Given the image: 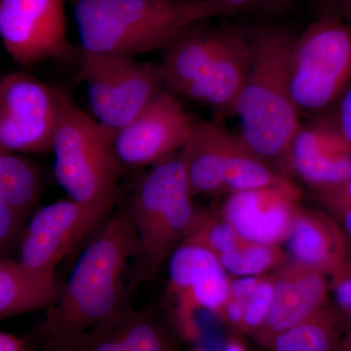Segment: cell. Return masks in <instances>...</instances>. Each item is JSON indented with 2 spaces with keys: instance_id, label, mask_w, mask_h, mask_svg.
Masks as SVG:
<instances>
[{
  "instance_id": "e575fe53",
  "label": "cell",
  "mask_w": 351,
  "mask_h": 351,
  "mask_svg": "<svg viewBox=\"0 0 351 351\" xmlns=\"http://www.w3.org/2000/svg\"><path fill=\"white\" fill-rule=\"evenodd\" d=\"M319 1L323 5H325V9H326L325 11H330L332 10L338 0H319Z\"/></svg>"
},
{
  "instance_id": "e0dca14e",
  "label": "cell",
  "mask_w": 351,
  "mask_h": 351,
  "mask_svg": "<svg viewBox=\"0 0 351 351\" xmlns=\"http://www.w3.org/2000/svg\"><path fill=\"white\" fill-rule=\"evenodd\" d=\"M205 22L184 29L166 44L158 64L166 90L196 101L228 27V23L209 27Z\"/></svg>"
},
{
  "instance_id": "44dd1931",
  "label": "cell",
  "mask_w": 351,
  "mask_h": 351,
  "mask_svg": "<svg viewBox=\"0 0 351 351\" xmlns=\"http://www.w3.org/2000/svg\"><path fill=\"white\" fill-rule=\"evenodd\" d=\"M343 316L325 306L299 324L277 335L269 351H337Z\"/></svg>"
},
{
  "instance_id": "8992f818",
  "label": "cell",
  "mask_w": 351,
  "mask_h": 351,
  "mask_svg": "<svg viewBox=\"0 0 351 351\" xmlns=\"http://www.w3.org/2000/svg\"><path fill=\"white\" fill-rule=\"evenodd\" d=\"M351 83V27L325 11L295 38L290 61L291 94L300 112L318 113L336 105Z\"/></svg>"
},
{
  "instance_id": "5b68a950",
  "label": "cell",
  "mask_w": 351,
  "mask_h": 351,
  "mask_svg": "<svg viewBox=\"0 0 351 351\" xmlns=\"http://www.w3.org/2000/svg\"><path fill=\"white\" fill-rule=\"evenodd\" d=\"M113 134L69 100L53 142L55 176L69 197L87 205H113L120 164Z\"/></svg>"
},
{
  "instance_id": "277c9868",
  "label": "cell",
  "mask_w": 351,
  "mask_h": 351,
  "mask_svg": "<svg viewBox=\"0 0 351 351\" xmlns=\"http://www.w3.org/2000/svg\"><path fill=\"white\" fill-rule=\"evenodd\" d=\"M180 151L152 166L126 203L138 235L129 278L130 292L156 280L164 263L186 239L200 209Z\"/></svg>"
},
{
  "instance_id": "d590c367",
  "label": "cell",
  "mask_w": 351,
  "mask_h": 351,
  "mask_svg": "<svg viewBox=\"0 0 351 351\" xmlns=\"http://www.w3.org/2000/svg\"><path fill=\"white\" fill-rule=\"evenodd\" d=\"M346 267L351 274V257L350 258V260H348V262L346 263Z\"/></svg>"
},
{
  "instance_id": "7c38bea8",
  "label": "cell",
  "mask_w": 351,
  "mask_h": 351,
  "mask_svg": "<svg viewBox=\"0 0 351 351\" xmlns=\"http://www.w3.org/2000/svg\"><path fill=\"white\" fill-rule=\"evenodd\" d=\"M195 120L164 88L135 119L113 134L120 164L136 169L165 160L182 149Z\"/></svg>"
},
{
  "instance_id": "836d02e7",
  "label": "cell",
  "mask_w": 351,
  "mask_h": 351,
  "mask_svg": "<svg viewBox=\"0 0 351 351\" xmlns=\"http://www.w3.org/2000/svg\"><path fill=\"white\" fill-rule=\"evenodd\" d=\"M337 351H351V326L339 339Z\"/></svg>"
},
{
  "instance_id": "d6a6232c",
  "label": "cell",
  "mask_w": 351,
  "mask_h": 351,
  "mask_svg": "<svg viewBox=\"0 0 351 351\" xmlns=\"http://www.w3.org/2000/svg\"><path fill=\"white\" fill-rule=\"evenodd\" d=\"M330 11L339 14L351 27V0H338Z\"/></svg>"
},
{
  "instance_id": "ac0fdd59",
  "label": "cell",
  "mask_w": 351,
  "mask_h": 351,
  "mask_svg": "<svg viewBox=\"0 0 351 351\" xmlns=\"http://www.w3.org/2000/svg\"><path fill=\"white\" fill-rule=\"evenodd\" d=\"M289 258L331 277L351 257V246L336 221L322 209L300 206L285 243Z\"/></svg>"
},
{
  "instance_id": "3957f363",
  "label": "cell",
  "mask_w": 351,
  "mask_h": 351,
  "mask_svg": "<svg viewBox=\"0 0 351 351\" xmlns=\"http://www.w3.org/2000/svg\"><path fill=\"white\" fill-rule=\"evenodd\" d=\"M217 16L213 0H80L75 9L82 50L132 58Z\"/></svg>"
},
{
  "instance_id": "6da1fadb",
  "label": "cell",
  "mask_w": 351,
  "mask_h": 351,
  "mask_svg": "<svg viewBox=\"0 0 351 351\" xmlns=\"http://www.w3.org/2000/svg\"><path fill=\"white\" fill-rule=\"evenodd\" d=\"M137 247V232L125 204L92 237L62 286L57 304L48 309L40 329L48 350L57 351L130 304L126 271Z\"/></svg>"
},
{
  "instance_id": "9c48e42d",
  "label": "cell",
  "mask_w": 351,
  "mask_h": 351,
  "mask_svg": "<svg viewBox=\"0 0 351 351\" xmlns=\"http://www.w3.org/2000/svg\"><path fill=\"white\" fill-rule=\"evenodd\" d=\"M168 270L165 313L182 341L198 343L199 314L218 317L230 295V276L214 254L188 243L176 249Z\"/></svg>"
},
{
  "instance_id": "9a60e30c",
  "label": "cell",
  "mask_w": 351,
  "mask_h": 351,
  "mask_svg": "<svg viewBox=\"0 0 351 351\" xmlns=\"http://www.w3.org/2000/svg\"><path fill=\"white\" fill-rule=\"evenodd\" d=\"M276 289L267 319L252 338L267 350L277 335L328 306L329 277L288 258L274 270Z\"/></svg>"
},
{
  "instance_id": "484cf974",
  "label": "cell",
  "mask_w": 351,
  "mask_h": 351,
  "mask_svg": "<svg viewBox=\"0 0 351 351\" xmlns=\"http://www.w3.org/2000/svg\"><path fill=\"white\" fill-rule=\"evenodd\" d=\"M274 289L276 276L274 271L263 276L257 287L247 300L243 318L237 334L253 337L263 326L274 301Z\"/></svg>"
},
{
  "instance_id": "30bf717a",
  "label": "cell",
  "mask_w": 351,
  "mask_h": 351,
  "mask_svg": "<svg viewBox=\"0 0 351 351\" xmlns=\"http://www.w3.org/2000/svg\"><path fill=\"white\" fill-rule=\"evenodd\" d=\"M113 205H87L66 198L32 216L21 245L20 262L34 274L57 280L56 269L82 241L96 234L112 214Z\"/></svg>"
},
{
  "instance_id": "5bb4252c",
  "label": "cell",
  "mask_w": 351,
  "mask_h": 351,
  "mask_svg": "<svg viewBox=\"0 0 351 351\" xmlns=\"http://www.w3.org/2000/svg\"><path fill=\"white\" fill-rule=\"evenodd\" d=\"M301 199V189L293 182L281 188L230 193L219 211L246 241L282 246Z\"/></svg>"
},
{
  "instance_id": "52a82bcc",
  "label": "cell",
  "mask_w": 351,
  "mask_h": 351,
  "mask_svg": "<svg viewBox=\"0 0 351 351\" xmlns=\"http://www.w3.org/2000/svg\"><path fill=\"white\" fill-rule=\"evenodd\" d=\"M78 64L92 112L112 134L128 125L164 89L158 64L135 58L82 50Z\"/></svg>"
},
{
  "instance_id": "f1b7e54d",
  "label": "cell",
  "mask_w": 351,
  "mask_h": 351,
  "mask_svg": "<svg viewBox=\"0 0 351 351\" xmlns=\"http://www.w3.org/2000/svg\"><path fill=\"white\" fill-rule=\"evenodd\" d=\"M329 281L338 311L343 317L351 321V274L346 269V263L334 276L329 277Z\"/></svg>"
},
{
  "instance_id": "2e32d148",
  "label": "cell",
  "mask_w": 351,
  "mask_h": 351,
  "mask_svg": "<svg viewBox=\"0 0 351 351\" xmlns=\"http://www.w3.org/2000/svg\"><path fill=\"white\" fill-rule=\"evenodd\" d=\"M287 176H297L308 189L351 177V147L329 117L302 123L289 152Z\"/></svg>"
},
{
  "instance_id": "1f68e13d",
  "label": "cell",
  "mask_w": 351,
  "mask_h": 351,
  "mask_svg": "<svg viewBox=\"0 0 351 351\" xmlns=\"http://www.w3.org/2000/svg\"><path fill=\"white\" fill-rule=\"evenodd\" d=\"M191 351H210L202 346H196ZM218 351H250L239 336H230L226 339Z\"/></svg>"
},
{
  "instance_id": "7a4b0ae2",
  "label": "cell",
  "mask_w": 351,
  "mask_h": 351,
  "mask_svg": "<svg viewBox=\"0 0 351 351\" xmlns=\"http://www.w3.org/2000/svg\"><path fill=\"white\" fill-rule=\"evenodd\" d=\"M248 38L250 71L235 106L240 137L254 154L288 177L289 152L302 125L290 88L297 36L283 27L265 25Z\"/></svg>"
},
{
  "instance_id": "83f0119b",
  "label": "cell",
  "mask_w": 351,
  "mask_h": 351,
  "mask_svg": "<svg viewBox=\"0 0 351 351\" xmlns=\"http://www.w3.org/2000/svg\"><path fill=\"white\" fill-rule=\"evenodd\" d=\"M221 16L247 11H267L279 13L292 5V0H213Z\"/></svg>"
},
{
  "instance_id": "7402d4cb",
  "label": "cell",
  "mask_w": 351,
  "mask_h": 351,
  "mask_svg": "<svg viewBox=\"0 0 351 351\" xmlns=\"http://www.w3.org/2000/svg\"><path fill=\"white\" fill-rule=\"evenodd\" d=\"M40 171L17 152H0V203L31 214L41 193Z\"/></svg>"
},
{
  "instance_id": "d4e9b609",
  "label": "cell",
  "mask_w": 351,
  "mask_h": 351,
  "mask_svg": "<svg viewBox=\"0 0 351 351\" xmlns=\"http://www.w3.org/2000/svg\"><path fill=\"white\" fill-rule=\"evenodd\" d=\"M309 195L338 223L351 246V177L332 186L309 189Z\"/></svg>"
},
{
  "instance_id": "cb8c5ba5",
  "label": "cell",
  "mask_w": 351,
  "mask_h": 351,
  "mask_svg": "<svg viewBox=\"0 0 351 351\" xmlns=\"http://www.w3.org/2000/svg\"><path fill=\"white\" fill-rule=\"evenodd\" d=\"M244 240L219 210H200L195 225L182 243L196 245L217 258L230 253Z\"/></svg>"
},
{
  "instance_id": "8fae6325",
  "label": "cell",
  "mask_w": 351,
  "mask_h": 351,
  "mask_svg": "<svg viewBox=\"0 0 351 351\" xmlns=\"http://www.w3.org/2000/svg\"><path fill=\"white\" fill-rule=\"evenodd\" d=\"M0 36L9 56L22 66L73 51L64 0H0Z\"/></svg>"
},
{
  "instance_id": "4dcf8cb0",
  "label": "cell",
  "mask_w": 351,
  "mask_h": 351,
  "mask_svg": "<svg viewBox=\"0 0 351 351\" xmlns=\"http://www.w3.org/2000/svg\"><path fill=\"white\" fill-rule=\"evenodd\" d=\"M0 351H32L25 339L4 331L0 332Z\"/></svg>"
},
{
  "instance_id": "4fadbf2b",
  "label": "cell",
  "mask_w": 351,
  "mask_h": 351,
  "mask_svg": "<svg viewBox=\"0 0 351 351\" xmlns=\"http://www.w3.org/2000/svg\"><path fill=\"white\" fill-rule=\"evenodd\" d=\"M178 339L167 314L129 304L57 351H179Z\"/></svg>"
},
{
  "instance_id": "4316f807",
  "label": "cell",
  "mask_w": 351,
  "mask_h": 351,
  "mask_svg": "<svg viewBox=\"0 0 351 351\" xmlns=\"http://www.w3.org/2000/svg\"><path fill=\"white\" fill-rule=\"evenodd\" d=\"M29 214L0 203V252L1 257L21 248L27 232Z\"/></svg>"
},
{
  "instance_id": "f546056e",
  "label": "cell",
  "mask_w": 351,
  "mask_h": 351,
  "mask_svg": "<svg viewBox=\"0 0 351 351\" xmlns=\"http://www.w3.org/2000/svg\"><path fill=\"white\" fill-rule=\"evenodd\" d=\"M335 106L336 110L329 119L351 147V83Z\"/></svg>"
},
{
  "instance_id": "d6986e66",
  "label": "cell",
  "mask_w": 351,
  "mask_h": 351,
  "mask_svg": "<svg viewBox=\"0 0 351 351\" xmlns=\"http://www.w3.org/2000/svg\"><path fill=\"white\" fill-rule=\"evenodd\" d=\"M223 120H195L180 149L193 195H226L223 184L226 152L232 132Z\"/></svg>"
},
{
  "instance_id": "ba28073f",
  "label": "cell",
  "mask_w": 351,
  "mask_h": 351,
  "mask_svg": "<svg viewBox=\"0 0 351 351\" xmlns=\"http://www.w3.org/2000/svg\"><path fill=\"white\" fill-rule=\"evenodd\" d=\"M71 98L29 73H9L0 82V152H52Z\"/></svg>"
},
{
  "instance_id": "603a6c76",
  "label": "cell",
  "mask_w": 351,
  "mask_h": 351,
  "mask_svg": "<svg viewBox=\"0 0 351 351\" xmlns=\"http://www.w3.org/2000/svg\"><path fill=\"white\" fill-rule=\"evenodd\" d=\"M218 258L228 276L246 277L269 274L281 267L289 257L280 245L244 241Z\"/></svg>"
},
{
  "instance_id": "ffe728a7",
  "label": "cell",
  "mask_w": 351,
  "mask_h": 351,
  "mask_svg": "<svg viewBox=\"0 0 351 351\" xmlns=\"http://www.w3.org/2000/svg\"><path fill=\"white\" fill-rule=\"evenodd\" d=\"M62 286L34 274L22 263L0 258V319L23 315L38 309L54 306L61 295Z\"/></svg>"
}]
</instances>
